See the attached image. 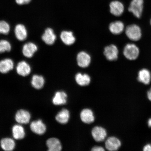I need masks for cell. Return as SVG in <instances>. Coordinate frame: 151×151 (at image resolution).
<instances>
[{
    "instance_id": "cell-25",
    "label": "cell",
    "mask_w": 151,
    "mask_h": 151,
    "mask_svg": "<svg viewBox=\"0 0 151 151\" xmlns=\"http://www.w3.org/2000/svg\"><path fill=\"white\" fill-rule=\"evenodd\" d=\"M70 118L69 111L67 109H64L58 113L55 117L56 120L61 124H65L68 122Z\"/></svg>"
},
{
    "instance_id": "cell-33",
    "label": "cell",
    "mask_w": 151,
    "mask_h": 151,
    "mask_svg": "<svg viewBox=\"0 0 151 151\" xmlns=\"http://www.w3.org/2000/svg\"><path fill=\"white\" fill-rule=\"evenodd\" d=\"M148 126L149 127H151V118L148 120Z\"/></svg>"
},
{
    "instance_id": "cell-5",
    "label": "cell",
    "mask_w": 151,
    "mask_h": 151,
    "mask_svg": "<svg viewBox=\"0 0 151 151\" xmlns=\"http://www.w3.org/2000/svg\"><path fill=\"white\" fill-rule=\"evenodd\" d=\"M77 62L79 67L85 68L88 67L91 62V57L90 55L84 51L79 52L77 56Z\"/></svg>"
},
{
    "instance_id": "cell-13",
    "label": "cell",
    "mask_w": 151,
    "mask_h": 151,
    "mask_svg": "<svg viewBox=\"0 0 151 151\" xmlns=\"http://www.w3.org/2000/svg\"><path fill=\"white\" fill-rule=\"evenodd\" d=\"M16 71L18 75L25 77L30 74L31 72V69L30 65L27 62L22 61L18 64L16 67Z\"/></svg>"
},
{
    "instance_id": "cell-2",
    "label": "cell",
    "mask_w": 151,
    "mask_h": 151,
    "mask_svg": "<svg viewBox=\"0 0 151 151\" xmlns=\"http://www.w3.org/2000/svg\"><path fill=\"white\" fill-rule=\"evenodd\" d=\"M124 56L127 59L134 60L137 59L139 54V50L136 45L129 43L124 47L123 52Z\"/></svg>"
},
{
    "instance_id": "cell-20",
    "label": "cell",
    "mask_w": 151,
    "mask_h": 151,
    "mask_svg": "<svg viewBox=\"0 0 151 151\" xmlns=\"http://www.w3.org/2000/svg\"><path fill=\"white\" fill-rule=\"evenodd\" d=\"M137 80L145 85L150 84L151 81V74L150 71L143 69L139 71Z\"/></svg>"
},
{
    "instance_id": "cell-12",
    "label": "cell",
    "mask_w": 151,
    "mask_h": 151,
    "mask_svg": "<svg viewBox=\"0 0 151 151\" xmlns=\"http://www.w3.org/2000/svg\"><path fill=\"white\" fill-rule=\"evenodd\" d=\"M37 47L33 42H28L24 45L22 52L23 55L27 58H31L37 50Z\"/></svg>"
},
{
    "instance_id": "cell-18",
    "label": "cell",
    "mask_w": 151,
    "mask_h": 151,
    "mask_svg": "<svg viewBox=\"0 0 151 151\" xmlns=\"http://www.w3.org/2000/svg\"><path fill=\"white\" fill-rule=\"evenodd\" d=\"M46 145L48 149V151H60L62 150L61 142L59 139L56 138H50L47 139Z\"/></svg>"
},
{
    "instance_id": "cell-34",
    "label": "cell",
    "mask_w": 151,
    "mask_h": 151,
    "mask_svg": "<svg viewBox=\"0 0 151 151\" xmlns=\"http://www.w3.org/2000/svg\"><path fill=\"white\" fill-rule=\"evenodd\" d=\"M150 24H151V21H150Z\"/></svg>"
},
{
    "instance_id": "cell-22",
    "label": "cell",
    "mask_w": 151,
    "mask_h": 151,
    "mask_svg": "<svg viewBox=\"0 0 151 151\" xmlns=\"http://www.w3.org/2000/svg\"><path fill=\"white\" fill-rule=\"evenodd\" d=\"M1 146L3 150L11 151L14 150L16 144L14 139L10 138H4L1 139Z\"/></svg>"
},
{
    "instance_id": "cell-11",
    "label": "cell",
    "mask_w": 151,
    "mask_h": 151,
    "mask_svg": "<svg viewBox=\"0 0 151 151\" xmlns=\"http://www.w3.org/2000/svg\"><path fill=\"white\" fill-rule=\"evenodd\" d=\"M105 146L106 148L108 150L116 151L118 150L121 146V142L116 137H110L106 141Z\"/></svg>"
},
{
    "instance_id": "cell-4",
    "label": "cell",
    "mask_w": 151,
    "mask_h": 151,
    "mask_svg": "<svg viewBox=\"0 0 151 151\" xmlns=\"http://www.w3.org/2000/svg\"><path fill=\"white\" fill-rule=\"evenodd\" d=\"M118 54L117 47L114 45H111L106 47L104 50V55L109 61H114L117 60Z\"/></svg>"
},
{
    "instance_id": "cell-9",
    "label": "cell",
    "mask_w": 151,
    "mask_h": 151,
    "mask_svg": "<svg viewBox=\"0 0 151 151\" xmlns=\"http://www.w3.org/2000/svg\"><path fill=\"white\" fill-rule=\"evenodd\" d=\"M92 135L94 140L100 142L104 140L107 136V132L104 128L96 126L92 130Z\"/></svg>"
},
{
    "instance_id": "cell-24",
    "label": "cell",
    "mask_w": 151,
    "mask_h": 151,
    "mask_svg": "<svg viewBox=\"0 0 151 151\" xmlns=\"http://www.w3.org/2000/svg\"><path fill=\"white\" fill-rule=\"evenodd\" d=\"M45 83L44 78L42 76L35 75L32 77L31 84L32 86L35 89H41L44 86Z\"/></svg>"
},
{
    "instance_id": "cell-7",
    "label": "cell",
    "mask_w": 151,
    "mask_h": 151,
    "mask_svg": "<svg viewBox=\"0 0 151 151\" xmlns=\"http://www.w3.org/2000/svg\"><path fill=\"white\" fill-rule=\"evenodd\" d=\"M30 128L33 133L39 135L45 134L47 129L46 125L41 120L32 122L30 124Z\"/></svg>"
},
{
    "instance_id": "cell-31",
    "label": "cell",
    "mask_w": 151,
    "mask_h": 151,
    "mask_svg": "<svg viewBox=\"0 0 151 151\" xmlns=\"http://www.w3.org/2000/svg\"><path fill=\"white\" fill-rule=\"evenodd\" d=\"M143 150L144 151H151V144H147L143 147Z\"/></svg>"
},
{
    "instance_id": "cell-10",
    "label": "cell",
    "mask_w": 151,
    "mask_h": 151,
    "mask_svg": "<svg viewBox=\"0 0 151 151\" xmlns=\"http://www.w3.org/2000/svg\"><path fill=\"white\" fill-rule=\"evenodd\" d=\"M42 40L47 45L54 44L56 39V36L53 30L51 28H48L45 30L42 36Z\"/></svg>"
},
{
    "instance_id": "cell-1",
    "label": "cell",
    "mask_w": 151,
    "mask_h": 151,
    "mask_svg": "<svg viewBox=\"0 0 151 151\" xmlns=\"http://www.w3.org/2000/svg\"><path fill=\"white\" fill-rule=\"evenodd\" d=\"M125 33L128 38L132 41H138L141 37V28L137 24L128 26L126 28Z\"/></svg>"
},
{
    "instance_id": "cell-26",
    "label": "cell",
    "mask_w": 151,
    "mask_h": 151,
    "mask_svg": "<svg viewBox=\"0 0 151 151\" xmlns=\"http://www.w3.org/2000/svg\"><path fill=\"white\" fill-rule=\"evenodd\" d=\"M75 80L77 83L80 86H85L90 84L91 78L89 76L88 74H82L78 73L76 75Z\"/></svg>"
},
{
    "instance_id": "cell-23",
    "label": "cell",
    "mask_w": 151,
    "mask_h": 151,
    "mask_svg": "<svg viewBox=\"0 0 151 151\" xmlns=\"http://www.w3.org/2000/svg\"><path fill=\"white\" fill-rule=\"evenodd\" d=\"M12 133L13 137L16 139H23L26 134L24 128L19 124H16L13 126Z\"/></svg>"
},
{
    "instance_id": "cell-32",
    "label": "cell",
    "mask_w": 151,
    "mask_h": 151,
    "mask_svg": "<svg viewBox=\"0 0 151 151\" xmlns=\"http://www.w3.org/2000/svg\"><path fill=\"white\" fill-rule=\"evenodd\" d=\"M147 96L148 99L151 101V88L147 92Z\"/></svg>"
},
{
    "instance_id": "cell-21",
    "label": "cell",
    "mask_w": 151,
    "mask_h": 151,
    "mask_svg": "<svg viewBox=\"0 0 151 151\" xmlns=\"http://www.w3.org/2000/svg\"><path fill=\"white\" fill-rule=\"evenodd\" d=\"M80 117L82 121L86 124L91 123L94 120L93 112L89 109H83L81 113Z\"/></svg>"
},
{
    "instance_id": "cell-16",
    "label": "cell",
    "mask_w": 151,
    "mask_h": 151,
    "mask_svg": "<svg viewBox=\"0 0 151 151\" xmlns=\"http://www.w3.org/2000/svg\"><path fill=\"white\" fill-rule=\"evenodd\" d=\"M67 94L65 92H56L52 99V102L55 105L65 104L67 103Z\"/></svg>"
},
{
    "instance_id": "cell-8",
    "label": "cell",
    "mask_w": 151,
    "mask_h": 151,
    "mask_svg": "<svg viewBox=\"0 0 151 151\" xmlns=\"http://www.w3.org/2000/svg\"><path fill=\"white\" fill-rule=\"evenodd\" d=\"M109 7L111 14L114 16H120L124 12V5L122 2L119 1L111 2L109 4Z\"/></svg>"
},
{
    "instance_id": "cell-6",
    "label": "cell",
    "mask_w": 151,
    "mask_h": 151,
    "mask_svg": "<svg viewBox=\"0 0 151 151\" xmlns=\"http://www.w3.org/2000/svg\"><path fill=\"white\" fill-rule=\"evenodd\" d=\"M31 114L29 112L24 109L19 110L15 115V119L19 124H26L28 123L31 120Z\"/></svg>"
},
{
    "instance_id": "cell-27",
    "label": "cell",
    "mask_w": 151,
    "mask_h": 151,
    "mask_svg": "<svg viewBox=\"0 0 151 151\" xmlns=\"http://www.w3.org/2000/svg\"><path fill=\"white\" fill-rule=\"evenodd\" d=\"M11 50V45L8 41L5 40H0V53L9 52Z\"/></svg>"
},
{
    "instance_id": "cell-17",
    "label": "cell",
    "mask_w": 151,
    "mask_h": 151,
    "mask_svg": "<svg viewBox=\"0 0 151 151\" xmlns=\"http://www.w3.org/2000/svg\"><path fill=\"white\" fill-rule=\"evenodd\" d=\"M14 62L10 58L5 59L0 61V73H6L14 68Z\"/></svg>"
},
{
    "instance_id": "cell-15",
    "label": "cell",
    "mask_w": 151,
    "mask_h": 151,
    "mask_svg": "<svg viewBox=\"0 0 151 151\" xmlns=\"http://www.w3.org/2000/svg\"><path fill=\"white\" fill-rule=\"evenodd\" d=\"M60 38L62 42L68 46L73 45L76 41L75 37L71 31H62L60 35Z\"/></svg>"
},
{
    "instance_id": "cell-19",
    "label": "cell",
    "mask_w": 151,
    "mask_h": 151,
    "mask_svg": "<svg viewBox=\"0 0 151 151\" xmlns=\"http://www.w3.org/2000/svg\"><path fill=\"white\" fill-rule=\"evenodd\" d=\"M124 24L120 21L113 22L109 24V29L111 33L115 35H118L122 33L124 31Z\"/></svg>"
},
{
    "instance_id": "cell-14",
    "label": "cell",
    "mask_w": 151,
    "mask_h": 151,
    "mask_svg": "<svg viewBox=\"0 0 151 151\" xmlns=\"http://www.w3.org/2000/svg\"><path fill=\"white\" fill-rule=\"evenodd\" d=\"M14 33L17 39L19 41L25 40L27 37V31L23 24H19L15 27Z\"/></svg>"
},
{
    "instance_id": "cell-30",
    "label": "cell",
    "mask_w": 151,
    "mask_h": 151,
    "mask_svg": "<svg viewBox=\"0 0 151 151\" xmlns=\"http://www.w3.org/2000/svg\"><path fill=\"white\" fill-rule=\"evenodd\" d=\"M92 151H105L103 147H94L92 149Z\"/></svg>"
},
{
    "instance_id": "cell-3",
    "label": "cell",
    "mask_w": 151,
    "mask_h": 151,
    "mask_svg": "<svg viewBox=\"0 0 151 151\" xmlns=\"http://www.w3.org/2000/svg\"><path fill=\"white\" fill-rule=\"evenodd\" d=\"M143 0H132L128 11L138 18L141 17L143 8Z\"/></svg>"
},
{
    "instance_id": "cell-28",
    "label": "cell",
    "mask_w": 151,
    "mask_h": 151,
    "mask_svg": "<svg viewBox=\"0 0 151 151\" xmlns=\"http://www.w3.org/2000/svg\"><path fill=\"white\" fill-rule=\"evenodd\" d=\"M10 30V26L7 22L4 21H0V34L7 35Z\"/></svg>"
},
{
    "instance_id": "cell-29",
    "label": "cell",
    "mask_w": 151,
    "mask_h": 151,
    "mask_svg": "<svg viewBox=\"0 0 151 151\" xmlns=\"http://www.w3.org/2000/svg\"><path fill=\"white\" fill-rule=\"evenodd\" d=\"M17 4L19 5H24L28 4L31 0H15Z\"/></svg>"
}]
</instances>
